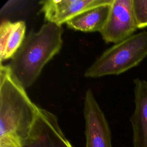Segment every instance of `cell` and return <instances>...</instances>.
<instances>
[{"label": "cell", "instance_id": "6da1fadb", "mask_svg": "<svg viewBox=\"0 0 147 147\" xmlns=\"http://www.w3.org/2000/svg\"><path fill=\"white\" fill-rule=\"evenodd\" d=\"M38 106L7 65L0 67V147H21L28 137Z\"/></svg>", "mask_w": 147, "mask_h": 147}, {"label": "cell", "instance_id": "7a4b0ae2", "mask_svg": "<svg viewBox=\"0 0 147 147\" xmlns=\"http://www.w3.org/2000/svg\"><path fill=\"white\" fill-rule=\"evenodd\" d=\"M63 33L61 26L47 22L38 30H31L25 36L7 64L13 76L25 89L34 84L44 66L60 52Z\"/></svg>", "mask_w": 147, "mask_h": 147}, {"label": "cell", "instance_id": "3957f363", "mask_svg": "<svg viewBox=\"0 0 147 147\" xmlns=\"http://www.w3.org/2000/svg\"><path fill=\"white\" fill-rule=\"evenodd\" d=\"M147 56V31L134 34L106 50L86 69L90 78L121 74L140 64Z\"/></svg>", "mask_w": 147, "mask_h": 147}, {"label": "cell", "instance_id": "277c9868", "mask_svg": "<svg viewBox=\"0 0 147 147\" xmlns=\"http://www.w3.org/2000/svg\"><path fill=\"white\" fill-rule=\"evenodd\" d=\"M21 147H73L65 137L57 117L38 107L28 137Z\"/></svg>", "mask_w": 147, "mask_h": 147}, {"label": "cell", "instance_id": "5b68a950", "mask_svg": "<svg viewBox=\"0 0 147 147\" xmlns=\"http://www.w3.org/2000/svg\"><path fill=\"white\" fill-rule=\"evenodd\" d=\"M137 29L133 0H113L107 22L99 33L105 42L115 44L133 35Z\"/></svg>", "mask_w": 147, "mask_h": 147}, {"label": "cell", "instance_id": "8992f818", "mask_svg": "<svg viewBox=\"0 0 147 147\" xmlns=\"http://www.w3.org/2000/svg\"><path fill=\"white\" fill-rule=\"evenodd\" d=\"M83 114L86 147H113L109 123L91 89L85 94Z\"/></svg>", "mask_w": 147, "mask_h": 147}, {"label": "cell", "instance_id": "52a82bcc", "mask_svg": "<svg viewBox=\"0 0 147 147\" xmlns=\"http://www.w3.org/2000/svg\"><path fill=\"white\" fill-rule=\"evenodd\" d=\"M112 0H44L39 2L47 22L59 26L92 8L109 3Z\"/></svg>", "mask_w": 147, "mask_h": 147}, {"label": "cell", "instance_id": "ba28073f", "mask_svg": "<svg viewBox=\"0 0 147 147\" xmlns=\"http://www.w3.org/2000/svg\"><path fill=\"white\" fill-rule=\"evenodd\" d=\"M134 110L130 118L133 147H147V80H133Z\"/></svg>", "mask_w": 147, "mask_h": 147}, {"label": "cell", "instance_id": "9c48e42d", "mask_svg": "<svg viewBox=\"0 0 147 147\" xmlns=\"http://www.w3.org/2000/svg\"><path fill=\"white\" fill-rule=\"evenodd\" d=\"M26 24L24 21L4 20L0 25V60L11 59L25 37Z\"/></svg>", "mask_w": 147, "mask_h": 147}, {"label": "cell", "instance_id": "30bf717a", "mask_svg": "<svg viewBox=\"0 0 147 147\" xmlns=\"http://www.w3.org/2000/svg\"><path fill=\"white\" fill-rule=\"evenodd\" d=\"M112 1L107 4L100 5L87 10L65 24L75 30L84 32H100L105 26L110 12Z\"/></svg>", "mask_w": 147, "mask_h": 147}, {"label": "cell", "instance_id": "8fae6325", "mask_svg": "<svg viewBox=\"0 0 147 147\" xmlns=\"http://www.w3.org/2000/svg\"><path fill=\"white\" fill-rule=\"evenodd\" d=\"M133 9L137 28L147 27V0H133Z\"/></svg>", "mask_w": 147, "mask_h": 147}]
</instances>
